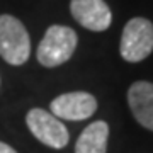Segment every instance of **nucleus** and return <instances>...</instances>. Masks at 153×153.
I'll return each instance as SVG.
<instances>
[{
	"label": "nucleus",
	"instance_id": "f257e3e1",
	"mask_svg": "<svg viewBox=\"0 0 153 153\" xmlns=\"http://www.w3.org/2000/svg\"><path fill=\"white\" fill-rule=\"evenodd\" d=\"M76 43H78V38L71 27L53 24L46 29L44 38L41 39L36 49V58L46 68L60 66L73 56Z\"/></svg>",
	"mask_w": 153,
	"mask_h": 153
},
{
	"label": "nucleus",
	"instance_id": "f03ea898",
	"mask_svg": "<svg viewBox=\"0 0 153 153\" xmlns=\"http://www.w3.org/2000/svg\"><path fill=\"white\" fill-rule=\"evenodd\" d=\"M31 39L27 29L17 17L0 16V56L14 66H21L29 60Z\"/></svg>",
	"mask_w": 153,
	"mask_h": 153
},
{
	"label": "nucleus",
	"instance_id": "7ed1b4c3",
	"mask_svg": "<svg viewBox=\"0 0 153 153\" xmlns=\"http://www.w3.org/2000/svg\"><path fill=\"white\" fill-rule=\"evenodd\" d=\"M153 51V24L145 17H134L123 29L119 53L123 60L140 63Z\"/></svg>",
	"mask_w": 153,
	"mask_h": 153
},
{
	"label": "nucleus",
	"instance_id": "20e7f679",
	"mask_svg": "<svg viewBox=\"0 0 153 153\" xmlns=\"http://www.w3.org/2000/svg\"><path fill=\"white\" fill-rule=\"evenodd\" d=\"M26 124L29 131L33 133V136L49 148L61 150L70 141V133L65 124L51 112L41 107H34L29 111L26 116Z\"/></svg>",
	"mask_w": 153,
	"mask_h": 153
},
{
	"label": "nucleus",
	"instance_id": "39448f33",
	"mask_svg": "<svg viewBox=\"0 0 153 153\" xmlns=\"http://www.w3.org/2000/svg\"><path fill=\"white\" fill-rule=\"evenodd\" d=\"M49 109L58 119L83 121L97 111V100L88 92H68L53 99Z\"/></svg>",
	"mask_w": 153,
	"mask_h": 153
},
{
	"label": "nucleus",
	"instance_id": "423d86ee",
	"mask_svg": "<svg viewBox=\"0 0 153 153\" xmlns=\"http://www.w3.org/2000/svg\"><path fill=\"white\" fill-rule=\"evenodd\" d=\"M70 12L80 26L88 31H105L112 22L109 5L104 0H71Z\"/></svg>",
	"mask_w": 153,
	"mask_h": 153
},
{
	"label": "nucleus",
	"instance_id": "0eeeda50",
	"mask_svg": "<svg viewBox=\"0 0 153 153\" xmlns=\"http://www.w3.org/2000/svg\"><path fill=\"white\" fill-rule=\"evenodd\" d=\"M128 104L134 119L150 131H153V83L134 82L128 90Z\"/></svg>",
	"mask_w": 153,
	"mask_h": 153
},
{
	"label": "nucleus",
	"instance_id": "6e6552de",
	"mask_svg": "<svg viewBox=\"0 0 153 153\" xmlns=\"http://www.w3.org/2000/svg\"><path fill=\"white\" fill-rule=\"evenodd\" d=\"M107 138H109V124L105 121L90 123L76 140L75 153H105Z\"/></svg>",
	"mask_w": 153,
	"mask_h": 153
},
{
	"label": "nucleus",
	"instance_id": "1a4fd4ad",
	"mask_svg": "<svg viewBox=\"0 0 153 153\" xmlns=\"http://www.w3.org/2000/svg\"><path fill=\"white\" fill-rule=\"evenodd\" d=\"M0 153H17L12 146H9L7 143H2L0 141Z\"/></svg>",
	"mask_w": 153,
	"mask_h": 153
}]
</instances>
